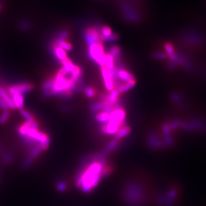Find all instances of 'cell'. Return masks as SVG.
Instances as JSON below:
<instances>
[{"instance_id":"ffe728a7","label":"cell","mask_w":206,"mask_h":206,"mask_svg":"<svg viewBox=\"0 0 206 206\" xmlns=\"http://www.w3.org/2000/svg\"><path fill=\"white\" fill-rule=\"evenodd\" d=\"M12 159V155L11 153H6V155H4L3 157V161L5 163H9L11 161Z\"/></svg>"},{"instance_id":"d6986e66","label":"cell","mask_w":206,"mask_h":206,"mask_svg":"<svg viewBox=\"0 0 206 206\" xmlns=\"http://www.w3.org/2000/svg\"><path fill=\"white\" fill-rule=\"evenodd\" d=\"M34 159H32L31 157H28L26 159V160L23 161V166L24 167H29L30 165L33 163Z\"/></svg>"},{"instance_id":"5bb4252c","label":"cell","mask_w":206,"mask_h":206,"mask_svg":"<svg viewBox=\"0 0 206 206\" xmlns=\"http://www.w3.org/2000/svg\"><path fill=\"white\" fill-rule=\"evenodd\" d=\"M119 145V141L118 140H116V139H114V140H112L111 141L110 143H109L107 145V148L104 149V152L106 153L107 155H108V153H110L112 151L114 150V149L118 146Z\"/></svg>"},{"instance_id":"7402d4cb","label":"cell","mask_w":206,"mask_h":206,"mask_svg":"<svg viewBox=\"0 0 206 206\" xmlns=\"http://www.w3.org/2000/svg\"><path fill=\"white\" fill-rule=\"evenodd\" d=\"M0 108H1L2 109H3L4 111L7 110V109L9 108L7 107V105L5 103V102H4L1 98H0Z\"/></svg>"},{"instance_id":"ac0fdd59","label":"cell","mask_w":206,"mask_h":206,"mask_svg":"<svg viewBox=\"0 0 206 206\" xmlns=\"http://www.w3.org/2000/svg\"><path fill=\"white\" fill-rule=\"evenodd\" d=\"M10 116V112L8 110H6L3 112L1 116H0V123L4 124L6 123V121L9 119Z\"/></svg>"},{"instance_id":"3957f363","label":"cell","mask_w":206,"mask_h":206,"mask_svg":"<svg viewBox=\"0 0 206 206\" xmlns=\"http://www.w3.org/2000/svg\"><path fill=\"white\" fill-rule=\"evenodd\" d=\"M33 89V86L29 82H20L18 84H13L8 87L6 90L7 94L10 96L19 94L25 95L26 94L30 92Z\"/></svg>"},{"instance_id":"603a6c76","label":"cell","mask_w":206,"mask_h":206,"mask_svg":"<svg viewBox=\"0 0 206 206\" xmlns=\"http://www.w3.org/2000/svg\"><path fill=\"white\" fill-rule=\"evenodd\" d=\"M1 7H2V6H1V4H0V10H1Z\"/></svg>"},{"instance_id":"7a4b0ae2","label":"cell","mask_w":206,"mask_h":206,"mask_svg":"<svg viewBox=\"0 0 206 206\" xmlns=\"http://www.w3.org/2000/svg\"><path fill=\"white\" fill-rule=\"evenodd\" d=\"M88 54L89 58L98 66L100 68L104 66L106 52L104 50L103 42H97L88 44Z\"/></svg>"},{"instance_id":"6da1fadb","label":"cell","mask_w":206,"mask_h":206,"mask_svg":"<svg viewBox=\"0 0 206 206\" xmlns=\"http://www.w3.org/2000/svg\"><path fill=\"white\" fill-rule=\"evenodd\" d=\"M108 173L109 168L106 165L105 157L100 153L94 157L90 163L86 161L76 176V186L84 192H89L96 187L100 179Z\"/></svg>"},{"instance_id":"e0dca14e","label":"cell","mask_w":206,"mask_h":206,"mask_svg":"<svg viewBox=\"0 0 206 206\" xmlns=\"http://www.w3.org/2000/svg\"><path fill=\"white\" fill-rule=\"evenodd\" d=\"M83 92L84 95H85L88 98H94L96 96V91L91 87H85L84 88Z\"/></svg>"},{"instance_id":"ba28073f","label":"cell","mask_w":206,"mask_h":206,"mask_svg":"<svg viewBox=\"0 0 206 206\" xmlns=\"http://www.w3.org/2000/svg\"><path fill=\"white\" fill-rule=\"evenodd\" d=\"M119 95L120 92L119 90L115 88L114 90L109 92V93L107 96H105L103 99L106 100L111 105H114L115 106V105L119 104Z\"/></svg>"},{"instance_id":"277c9868","label":"cell","mask_w":206,"mask_h":206,"mask_svg":"<svg viewBox=\"0 0 206 206\" xmlns=\"http://www.w3.org/2000/svg\"><path fill=\"white\" fill-rule=\"evenodd\" d=\"M84 35H85L86 42L88 44L97 42H102L101 39H100L99 27L98 26H92L86 27Z\"/></svg>"},{"instance_id":"2e32d148","label":"cell","mask_w":206,"mask_h":206,"mask_svg":"<svg viewBox=\"0 0 206 206\" xmlns=\"http://www.w3.org/2000/svg\"><path fill=\"white\" fill-rule=\"evenodd\" d=\"M20 114L26 120V121H29V122H33V121H34V116L32 115L30 112L25 110V109L23 108L22 110H20Z\"/></svg>"},{"instance_id":"9c48e42d","label":"cell","mask_w":206,"mask_h":206,"mask_svg":"<svg viewBox=\"0 0 206 206\" xmlns=\"http://www.w3.org/2000/svg\"><path fill=\"white\" fill-rule=\"evenodd\" d=\"M0 98L5 102V103L7 105L8 108L12 109V110L16 109L15 104H14L13 101H12L10 95L7 94V92H6V90L5 88L3 87H0Z\"/></svg>"},{"instance_id":"7c38bea8","label":"cell","mask_w":206,"mask_h":206,"mask_svg":"<svg viewBox=\"0 0 206 206\" xmlns=\"http://www.w3.org/2000/svg\"><path fill=\"white\" fill-rule=\"evenodd\" d=\"M131 132V129L128 127L127 126H124L123 127L121 128H120L119 130L118 131L115 135V139L116 140H120V139H123L124 137H125L126 136H127L129 133Z\"/></svg>"},{"instance_id":"4fadbf2b","label":"cell","mask_w":206,"mask_h":206,"mask_svg":"<svg viewBox=\"0 0 206 206\" xmlns=\"http://www.w3.org/2000/svg\"><path fill=\"white\" fill-rule=\"evenodd\" d=\"M42 151V149L41 148V147L40 146V145H36V146L32 147V148L31 149V150L29 153V156L31 157L32 159H34L36 157H38L41 152Z\"/></svg>"},{"instance_id":"8fae6325","label":"cell","mask_w":206,"mask_h":206,"mask_svg":"<svg viewBox=\"0 0 206 206\" xmlns=\"http://www.w3.org/2000/svg\"><path fill=\"white\" fill-rule=\"evenodd\" d=\"M109 117H110V114L105 111L99 112L96 114V120L103 124H106L108 122Z\"/></svg>"},{"instance_id":"52a82bcc","label":"cell","mask_w":206,"mask_h":206,"mask_svg":"<svg viewBox=\"0 0 206 206\" xmlns=\"http://www.w3.org/2000/svg\"><path fill=\"white\" fill-rule=\"evenodd\" d=\"M51 50L52 51V53H53L55 58L58 60L60 63L68 58L66 51L64 50L62 48L59 46L55 42L52 44Z\"/></svg>"},{"instance_id":"30bf717a","label":"cell","mask_w":206,"mask_h":206,"mask_svg":"<svg viewBox=\"0 0 206 206\" xmlns=\"http://www.w3.org/2000/svg\"><path fill=\"white\" fill-rule=\"evenodd\" d=\"M10 97L14 104H15V107L16 108L19 109V110H22V109H23L24 105V95L16 94L10 96Z\"/></svg>"},{"instance_id":"8992f818","label":"cell","mask_w":206,"mask_h":206,"mask_svg":"<svg viewBox=\"0 0 206 206\" xmlns=\"http://www.w3.org/2000/svg\"><path fill=\"white\" fill-rule=\"evenodd\" d=\"M100 70H101L103 80L107 90L108 92H111L112 90H114L115 89L114 80H113V78L111 76V74L109 73L108 70H107L104 67L100 68Z\"/></svg>"},{"instance_id":"9a60e30c","label":"cell","mask_w":206,"mask_h":206,"mask_svg":"<svg viewBox=\"0 0 206 206\" xmlns=\"http://www.w3.org/2000/svg\"><path fill=\"white\" fill-rule=\"evenodd\" d=\"M135 82H128V83H126L123 84V86H121L119 89V92L120 93H124V92H126L127 91H128L130 89L135 86Z\"/></svg>"},{"instance_id":"44dd1931","label":"cell","mask_w":206,"mask_h":206,"mask_svg":"<svg viewBox=\"0 0 206 206\" xmlns=\"http://www.w3.org/2000/svg\"><path fill=\"white\" fill-rule=\"evenodd\" d=\"M57 188L59 191H63L65 190L66 188V184L63 182V181H60V182H58V183L57 184Z\"/></svg>"},{"instance_id":"5b68a950","label":"cell","mask_w":206,"mask_h":206,"mask_svg":"<svg viewBox=\"0 0 206 206\" xmlns=\"http://www.w3.org/2000/svg\"><path fill=\"white\" fill-rule=\"evenodd\" d=\"M99 31L102 42L115 41L119 38V35L114 33L111 28L108 26L104 25L99 27Z\"/></svg>"}]
</instances>
